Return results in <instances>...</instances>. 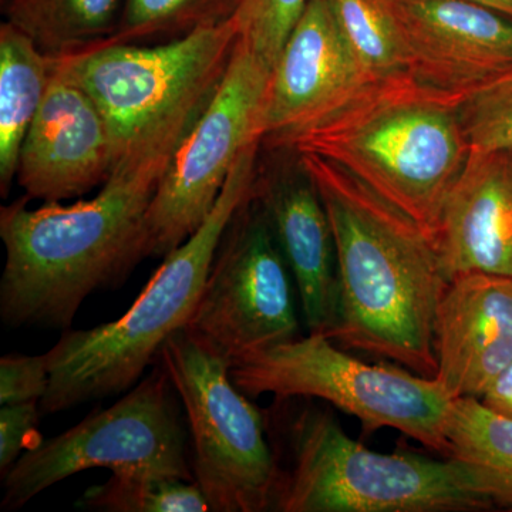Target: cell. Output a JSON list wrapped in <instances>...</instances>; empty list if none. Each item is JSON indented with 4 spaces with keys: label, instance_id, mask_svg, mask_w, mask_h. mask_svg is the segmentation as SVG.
Here are the masks:
<instances>
[{
    "label": "cell",
    "instance_id": "obj_1",
    "mask_svg": "<svg viewBox=\"0 0 512 512\" xmlns=\"http://www.w3.org/2000/svg\"><path fill=\"white\" fill-rule=\"evenodd\" d=\"M212 94L138 138L96 197L72 205L45 202L32 210L25 195L2 207L6 261L0 318L5 326L70 329L90 295L119 288L147 258L148 211L158 184Z\"/></svg>",
    "mask_w": 512,
    "mask_h": 512
},
{
    "label": "cell",
    "instance_id": "obj_2",
    "mask_svg": "<svg viewBox=\"0 0 512 512\" xmlns=\"http://www.w3.org/2000/svg\"><path fill=\"white\" fill-rule=\"evenodd\" d=\"M296 157L335 239L339 308L328 338L434 379V320L450 282L436 245L339 165L312 154Z\"/></svg>",
    "mask_w": 512,
    "mask_h": 512
},
{
    "label": "cell",
    "instance_id": "obj_3",
    "mask_svg": "<svg viewBox=\"0 0 512 512\" xmlns=\"http://www.w3.org/2000/svg\"><path fill=\"white\" fill-rule=\"evenodd\" d=\"M470 92L394 73L367 83L322 120L271 143L339 165L434 244L448 195L471 153L460 117Z\"/></svg>",
    "mask_w": 512,
    "mask_h": 512
},
{
    "label": "cell",
    "instance_id": "obj_4",
    "mask_svg": "<svg viewBox=\"0 0 512 512\" xmlns=\"http://www.w3.org/2000/svg\"><path fill=\"white\" fill-rule=\"evenodd\" d=\"M258 147L252 144L239 157L207 220L163 258L121 318L92 329H67L47 350L49 387L40 400L42 416L126 393L156 365L167 339L191 319L222 235L254 191Z\"/></svg>",
    "mask_w": 512,
    "mask_h": 512
},
{
    "label": "cell",
    "instance_id": "obj_5",
    "mask_svg": "<svg viewBox=\"0 0 512 512\" xmlns=\"http://www.w3.org/2000/svg\"><path fill=\"white\" fill-rule=\"evenodd\" d=\"M289 421L292 467L275 511L466 512L507 508L483 468L446 457L383 454L353 440L329 412L308 406Z\"/></svg>",
    "mask_w": 512,
    "mask_h": 512
},
{
    "label": "cell",
    "instance_id": "obj_6",
    "mask_svg": "<svg viewBox=\"0 0 512 512\" xmlns=\"http://www.w3.org/2000/svg\"><path fill=\"white\" fill-rule=\"evenodd\" d=\"M229 373L248 397L323 400L369 431L397 430L450 456L444 427L454 399L436 379L362 362L322 333L242 357Z\"/></svg>",
    "mask_w": 512,
    "mask_h": 512
},
{
    "label": "cell",
    "instance_id": "obj_7",
    "mask_svg": "<svg viewBox=\"0 0 512 512\" xmlns=\"http://www.w3.org/2000/svg\"><path fill=\"white\" fill-rule=\"evenodd\" d=\"M157 362L187 417L195 484L214 512L275 511L282 470L264 414L232 382L231 362L190 330H177Z\"/></svg>",
    "mask_w": 512,
    "mask_h": 512
},
{
    "label": "cell",
    "instance_id": "obj_8",
    "mask_svg": "<svg viewBox=\"0 0 512 512\" xmlns=\"http://www.w3.org/2000/svg\"><path fill=\"white\" fill-rule=\"evenodd\" d=\"M184 413L170 376L157 362L109 409L94 410L72 429L23 454L3 474L0 507L20 510L47 488L92 468L195 481Z\"/></svg>",
    "mask_w": 512,
    "mask_h": 512
},
{
    "label": "cell",
    "instance_id": "obj_9",
    "mask_svg": "<svg viewBox=\"0 0 512 512\" xmlns=\"http://www.w3.org/2000/svg\"><path fill=\"white\" fill-rule=\"evenodd\" d=\"M238 43L234 19L153 47L94 45L62 56L103 111L123 156L192 101L217 89Z\"/></svg>",
    "mask_w": 512,
    "mask_h": 512
},
{
    "label": "cell",
    "instance_id": "obj_10",
    "mask_svg": "<svg viewBox=\"0 0 512 512\" xmlns=\"http://www.w3.org/2000/svg\"><path fill=\"white\" fill-rule=\"evenodd\" d=\"M272 70L237 43L227 70L177 147L151 202L147 255L165 258L204 224L244 151L261 143Z\"/></svg>",
    "mask_w": 512,
    "mask_h": 512
},
{
    "label": "cell",
    "instance_id": "obj_11",
    "mask_svg": "<svg viewBox=\"0 0 512 512\" xmlns=\"http://www.w3.org/2000/svg\"><path fill=\"white\" fill-rule=\"evenodd\" d=\"M295 288L288 262L252 191L222 235L185 328L232 365L299 338Z\"/></svg>",
    "mask_w": 512,
    "mask_h": 512
},
{
    "label": "cell",
    "instance_id": "obj_12",
    "mask_svg": "<svg viewBox=\"0 0 512 512\" xmlns=\"http://www.w3.org/2000/svg\"><path fill=\"white\" fill-rule=\"evenodd\" d=\"M20 150L16 180L30 200L60 202L103 184L121 154L92 94L62 56Z\"/></svg>",
    "mask_w": 512,
    "mask_h": 512
},
{
    "label": "cell",
    "instance_id": "obj_13",
    "mask_svg": "<svg viewBox=\"0 0 512 512\" xmlns=\"http://www.w3.org/2000/svg\"><path fill=\"white\" fill-rule=\"evenodd\" d=\"M420 82L470 92L512 69V25L470 0H382Z\"/></svg>",
    "mask_w": 512,
    "mask_h": 512
},
{
    "label": "cell",
    "instance_id": "obj_14",
    "mask_svg": "<svg viewBox=\"0 0 512 512\" xmlns=\"http://www.w3.org/2000/svg\"><path fill=\"white\" fill-rule=\"evenodd\" d=\"M370 82L329 0H308L272 69L262 114L264 140L322 120Z\"/></svg>",
    "mask_w": 512,
    "mask_h": 512
},
{
    "label": "cell",
    "instance_id": "obj_15",
    "mask_svg": "<svg viewBox=\"0 0 512 512\" xmlns=\"http://www.w3.org/2000/svg\"><path fill=\"white\" fill-rule=\"evenodd\" d=\"M434 379L451 399H483L512 367V279L453 276L434 320Z\"/></svg>",
    "mask_w": 512,
    "mask_h": 512
},
{
    "label": "cell",
    "instance_id": "obj_16",
    "mask_svg": "<svg viewBox=\"0 0 512 512\" xmlns=\"http://www.w3.org/2000/svg\"><path fill=\"white\" fill-rule=\"evenodd\" d=\"M434 245L448 279L466 272L512 279V151H471Z\"/></svg>",
    "mask_w": 512,
    "mask_h": 512
},
{
    "label": "cell",
    "instance_id": "obj_17",
    "mask_svg": "<svg viewBox=\"0 0 512 512\" xmlns=\"http://www.w3.org/2000/svg\"><path fill=\"white\" fill-rule=\"evenodd\" d=\"M284 254L309 333L329 335L338 319L339 276L328 212L315 184L296 165L295 173L254 187Z\"/></svg>",
    "mask_w": 512,
    "mask_h": 512
},
{
    "label": "cell",
    "instance_id": "obj_18",
    "mask_svg": "<svg viewBox=\"0 0 512 512\" xmlns=\"http://www.w3.org/2000/svg\"><path fill=\"white\" fill-rule=\"evenodd\" d=\"M55 57L12 23L0 26V190L9 194L20 150L52 79Z\"/></svg>",
    "mask_w": 512,
    "mask_h": 512
},
{
    "label": "cell",
    "instance_id": "obj_19",
    "mask_svg": "<svg viewBox=\"0 0 512 512\" xmlns=\"http://www.w3.org/2000/svg\"><path fill=\"white\" fill-rule=\"evenodd\" d=\"M124 0H6V20L49 56L83 52L113 35Z\"/></svg>",
    "mask_w": 512,
    "mask_h": 512
},
{
    "label": "cell",
    "instance_id": "obj_20",
    "mask_svg": "<svg viewBox=\"0 0 512 512\" xmlns=\"http://www.w3.org/2000/svg\"><path fill=\"white\" fill-rule=\"evenodd\" d=\"M450 456L483 468L497 480L512 510V416L483 400L451 402L444 427Z\"/></svg>",
    "mask_w": 512,
    "mask_h": 512
},
{
    "label": "cell",
    "instance_id": "obj_21",
    "mask_svg": "<svg viewBox=\"0 0 512 512\" xmlns=\"http://www.w3.org/2000/svg\"><path fill=\"white\" fill-rule=\"evenodd\" d=\"M79 507L103 512H205L210 505L195 481L147 473H111L84 491Z\"/></svg>",
    "mask_w": 512,
    "mask_h": 512
},
{
    "label": "cell",
    "instance_id": "obj_22",
    "mask_svg": "<svg viewBox=\"0 0 512 512\" xmlns=\"http://www.w3.org/2000/svg\"><path fill=\"white\" fill-rule=\"evenodd\" d=\"M235 6L237 0H124L117 29L100 43L136 45L153 37L175 39L231 18Z\"/></svg>",
    "mask_w": 512,
    "mask_h": 512
},
{
    "label": "cell",
    "instance_id": "obj_23",
    "mask_svg": "<svg viewBox=\"0 0 512 512\" xmlns=\"http://www.w3.org/2000/svg\"><path fill=\"white\" fill-rule=\"evenodd\" d=\"M340 29L370 79L407 72V56L382 0H329Z\"/></svg>",
    "mask_w": 512,
    "mask_h": 512
},
{
    "label": "cell",
    "instance_id": "obj_24",
    "mask_svg": "<svg viewBox=\"0 0 512 512\" xmlns=\"http://www.w3.org/2000/svg\"><path fill=\"white\" fill-rule=\"evenodd\" d=\"M460 117L471 151H512V69L471 90Z\"/></svg>",
    "mask_w": 512,
    "mask_h": 512
},
{
    "label": "cell",
    "instance_id": "obj_25",
    "mask_svg": "<svg viewBox=\"0 0 512 512\" xmlns=\"http://www.w3.org/2000/svg\"><path fill=\"white\" fill-rule=\"evenodd\" d=\"M306 5L308 0H237L231 18L238 42L274 69Z\"/></svg>",
    "mask_w": 512,
    "mask_h": 512
},
{
    "label": "cell",
    "instance_id": "obj_26",
    "mask_svg": "<svg viewBox=\"0 0 512 512\" xmlns=\"http://www.w3.org/2000/svg\"><path fill=\"white\" fill-rule=\"evenodd\" d=\"M39 400L8 404L0 409V473H6L23 454L40 446Z\"/></svg>",
    "mask_w": 512,
    "mask_h": 512
},
{
    "label": "cell",
    "instance_id": "obj_27",
    "mask_svg": "<svg viewBox=\"0 0 512 512\" xmlns=\"http://www.w3.org/2000/svg\"><path fill=\"white\" fill-rule=\"evenodd\" d=\"M49 387L46 353L39 356L6 355L0 359V404L42 400Z\"/></svg>",
    "mask_w": 512,
    "mask_h": 512
},
{
    "label": "cell",
    "instance_id": "obj_28",
    "mask_svg": "<svg viewBox=\"0 0 512 512\" xmlns=\"http://www.w3.org/2000/svg\"><path fill=\"white\" fill-rule=\"evenodd\" d=\"M480 400H483L484 403L498 410V412L511 414L512 416V367L495 383L493 389Z\"/></svg>",
    "mask_w": 512,
    "mask_h": 512
},
{
    "label": "cell",
    "instance_id": "obj_29",
    "mask_svg": "<svg viewBox=\"0 0 512 512\" xmlns=\"http://www.w3.org/2000/svg\"><path fill=\"white\" fill-rule=\"evenodd\" d=\"M470 2L478 3L484 8L512 18V0H470Z\"/></svg>",
    "mask_w": 512,
    "mask_h": 512
},
{
    "label": "cell",
    "instance_id": "obj_30",
    "mask_svg": "<svg viewBox=\"0 0 512 512\" xmlns=\"http://www.w3.org/2000/svg\"><path fill=\"white\" fill-rule=\"evenodd\" d=\"M5 2H6V0H2V3H5Z\"/></svg>",
    "mask_w": 512,
    "mask_h": 512
}]
</instances>
